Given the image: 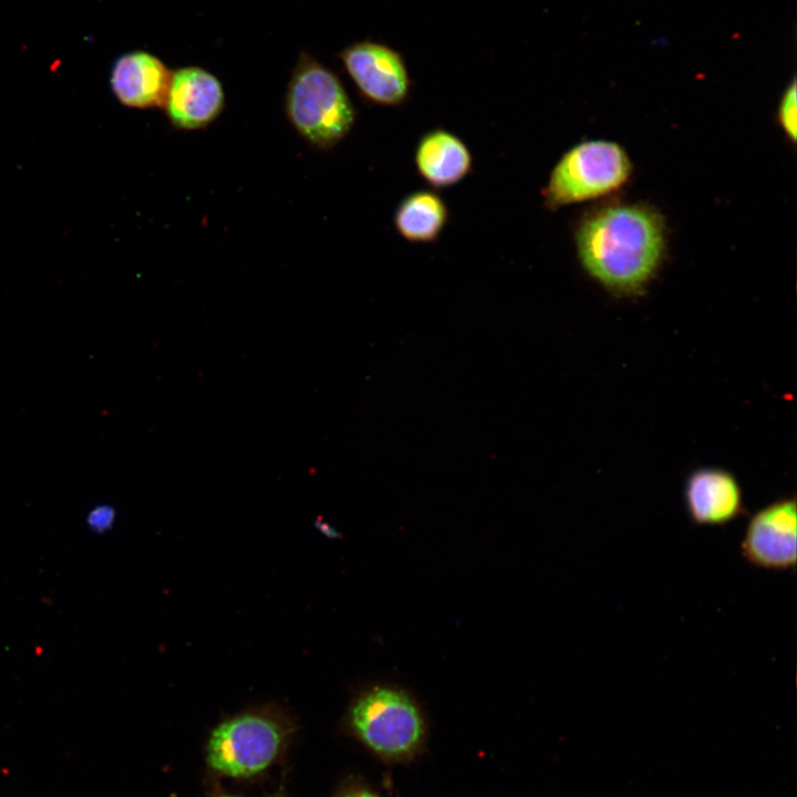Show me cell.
I'll use <instances>...</instances> for the list:
<instances>
[{
  "mask_svg": "<svg viewBox=\"0 0 797 797\" xmlns=\"http://www.w3.org/2000/svg\"><path fill=\"white\" fill-rule=\"evenodd\" d=\"M578 258L593 279L618 294H635L654 277L664 251V226L639 205L607 207L576 230Z\"/></svg>",
  "mask_w": 797,
  "mask_h": 797,
  "instance_id": "1",
  "label": "cell"
},
{
  "mask_svg": "<svg viewBox=\"0 0 797 797\" xmlns=\"http://www.w3.org/2000/svg\"><path fill=\"white\" fill-rule=\"evenodd\" d=\"M351 734L386 767L407 766L426 751L428 726L405 690L376 685L362 692L348 713Z\"/></svg>",
  "mask_w": 797,
  "mask_h": 797,
  "instance_id": "2",
  "label": "cell"
},
{
  "mask_svg": "<svg viewBox=\"0 0 797 797\" xmlns=\"http://www.w3.org/2000/svg\"><path fill=\"white\" fill-rule=\"evenodd\" d=\"M286 116L310 146L330 151L352 131L353 105L340 77L307 52H301L284 95Z\"/></svg>",
  "mask_w": 797,
  "mask_h": 797,
  "instance_id": "3",
  "label": "cell"
},
{
  "mask_svg": "<svg viewBox=\"0 0 797 797\" xmlns=\"http://www.w3.org/2000/svg\"><path fill=\"white\" fill-rule=\"evenodd\" d=\"M631 173L624 149L609 141H587L568 149L553 166L542 189L544 204L556 210L607 195Z\"/></svg>",
  "mask_w": 797,
  "mask_h": 797,
  "instance_id": "4",
  "label": "cell"
},
{
  "mask_svg": "<svg viewBox=\"0 0 797 797\" xmlns=\"http://www.w3.org/2000/svg\"><path fill=\"white\" fill-rule=\"evenodd\" d=\"M284 738L283 726L262 714L227 720L211 733L207 745L209 766L230 777H250L277 757Z\"/></svg>",
  "mask_w": 797,
  "mask_h": 797,
  "instance_id": "5",
  "label": "cell"
},
{
  "mask_svg": "<svg viewBox=\"0 0 797 797\" xmlns=\"http://www.w3.org/2000/svg\"><path fill=\"white\" fill-rule=\"evenodd\" d=\"M360 95L371 104L398 107L407 102L412 80L394 48L373 40L354 42L338 54Z\"/></svg>",
  "mask_w": 797,
  "mask_h": 797,
  "instance_id": "6",
  "label": "cell"
},
{
  "mask_svg": "<svg viewBox=\"0 0 797 797\" xmlns=\"http://www.w3.org/2000/svg\"><path fill=\"white\" fill-rule=\"evenodd\" d=\"M743 558L756 567L787 570L797 562L795 498L778 499L754 514L741 544Z\"/></svg>",
  "mask_w": 797,
  "mask_h": 797,
  "instance_id": "7",
  "label": "cell"
},
{
  "mask_svg": "<svg viewBox=\"0 0 797 797\" xmlns=\"http://www.w3.org/2000/svg\"><path fill=\"white\" fill-rule=\"evenodd\" d=\"M224 87L213 73L196 65L173 71L164 110L179 131H197L213 124L224 112Z\"/></svg>",
  "mask_w": 797,
  "mask_h": 797,
  "instance_id": "8",
  "label": "cell"
},
{
  "mask_svg": "<svg viewBox=\"0 0 797 797\" xmlns=\"http://www.w3.org/2000/svg\"><path fill=\"white\" fill-rule=\"evenodd\" d=\"M173 71L156 55L133 51L121 55L111 72L116 99L131 108L164 107Z\"/></svg>",
  "mask_w": 797,
  "mask_h": 797,
  "instance_id": "9",
  "label": "cell"
},
{
  "mask_svg": "<svg viewBox=\"0 0 797 797\" xmlns=\"http://www.w3.org/2000/svg\"><path fill=\"white\" fill-rule=\"evenodd\" d=\"M685 504L690 518L698 525H724L744 511L736 478L720 468H701L686 480Z\"/></svg>",
  "mask_w": 797,
  "mask_h": 797,
  "instance_id": "10",
  "label": "cell"
},
{
  "mask_svg": "<svg viewBox=\"0 0 797 797\" xmlns=\"http://www.w3.org/2000/svg\"><path fill=\"white\" fill-rule=\"evenodd\" d=\"M418 175L432 187L447 188L462 182L473 168V155L456 134L434 128L424 133L415 147Z\"/></svg>",
  "mask_w": 797,
  "mask_h": 797,
  "instance_id": "11",
  "label": "cell"
},
{
  "mask_svg": "<svg viewBox=\"0 0 797 797\" xmlns=\"http://www.w3.org/2000/svg\"><path fill=\"white\" fill-rule=\"evenodd\" d=\"M447 222L448 208L445 200L429 189H418L406 195L393 216L397 234L413 244L436 241Z\"/></svg>",
  "mask_w": 797,
  "mask_h": 797,
  "instance_id": "12",
  "label": "cell"
},
{
  "mask_svg": "<svg viewBox=\"0 0 797 797\" xmlns=\"http://www.w3.org/2000/svg\"><path fill=\"white\" fill-rule=\"evenodd\" d=\"M796 90V82L793 81L784 92L778 108L779 123L791 142H795L797 132Z\"/></svg>",
  "mask_w": 797,
  "mask_h": 797,
  "instance_id": "13",
  "label": "cell"
},
{
  "mask_svg": "<svg viewBox=\"0 0 797 797\" xmlns=\"http://www.w3.org/2000/svg\"><path fill=\"white\" fill-rule=\"evenodd\" d=\"M115 519V511L111 506L99 505L87 515V524L96 532H103L111 528Z\"/></svg>",
  "mask_w": 797,
  "mask_h": 797,
  "instance_id": "14",
  "label": "cell"
},
{
  "mask_svg": "<svg viewBox=\"0 0 797 797\" xmlns=\"http://www.w3.org/2000/svg\"><path fill=\"white\" fill-rule=\"evenodd\" d=\"M335 797H383L374 787L362 782L352 780L344 785Z\"/></svg>",
  "mask_w": 797,
  "mask_h": 797,
  "instance_id": "15",
  "label": "cell"
},
{
  "mask_svg": "<svg viewBox=\"0 0 797 797\" xmlns=\"http://www.w3.org/2000/svg\"><path fill=\"white\" fill-rule=\"evenodd\" d=\"M317 525H318V527H319L320 529L324 528V531H323V532H324L325 535H328L329 537H335V536H337L335 530L331 529L330 526H328L327 524L320 522V524H317Z\"/></svg>",
  "mask_w": 797,
  "mask_h": 797,
  "instance_id": "16",
  "label": "cell"
},
{
  "mask_svg": "<svg viewBox=\"0 0 797 797\" xmlns=\"http://www.w3.org/2000/svg\"><path fill=\"white\" fill-rule=\"evenodd\" d=\"M224 797H232V796H224Z\"/></svg>",
  "mask_w": 797,
  "mask_h": 797,
  "instance_id": "17",
  "label": "cell"
}]
</instances>
